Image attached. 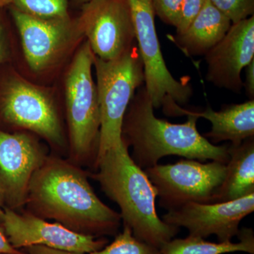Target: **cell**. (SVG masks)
<instances>
[{"label": "cell", "instance_id": "6da1fadb", "mask_svg": "<svg viewBox=\"0 0 254 254\" xmlns=\"http://www.w3.org/2000/svg\"><path fill=\"white\" fill-rule=\"evenodd\" d=\"M88 176L69 160L47 157L30 182L29 213L54 220L77 233L113 235L121 223L120 214L98 198Z\"/></svg>", "mask_w": 254, "mask_h": 254}, {"label": "cell", "instance_id": "7a4b0ae2", "mask_svg": "<svg viewBox=\"0 0 254 254\" xmlns=\"http://www.w3.org/2000/svg\"><path fill=\"white\" fill-rule=\"evenodd\" d=\"M145 88L133 97L124 118L122 136L127 146L133 148L131 155L142 170L158 165L167 155H178L190 160L218 161L227 164L228 145H215L197 129L198 118L181 108L186 123L173 124L156 118Z\"/></svg>", "mask_w": 254, "mask_h": 254}, {"label": "cell", "instance_id": "3957f363", "mask_svg": "<svg viewBox=\"0 0 254 254\" xmlns=\"http://www.w3.org/2000/svg\"><path fill=\"white\" fill-rule=\"evenodd\" d=\"M94 165L97 172L90 177L120 207L124 225L131 229L133 236L158 249L176 236L179 227L159 218L156 189L134 163L125 141L97 158Z\"/></svg>", "mask_w": 254, "mask_h": 254}, {"label": "cell", "instance_id": "277c9868", "mask_svg": "<svg viewBox=\"0 0 254 254\" xmlns=\"http://www.w3.org/2000/svg\"><path fill=\"white\" fill-rule=\"evenodd\" d=\"M93 64L100 113L97 160L123 143L124 118L135 91L144 82V73L138 47L135 46L117 59L103 60L95 56Z\"/></svg>", "mask_w": 254, "mask_h": 254}, {"label": "cell", "instance_id": "5b68a950", "mask_svg": "<svg viewBox=\"0 0 254 254\" xmlns=\"http://www.w3.org/2000/svg\"><path fill=\"white\" fill-rule=\"evenodd\" d=\"M94 58L86 42L76 53L65 83L70 161L76 165L91 159L95 164L98 154L100 113L97 87L92 76Z\"/></svg>", "mask_w": 254, "mask_h": 254}, {"label": "cell", "instance_id": "8992f818", "mask_svg": "<svg viewBox=\"0 0 254 254\" xmlns=\"http://www.w3.org/2000/svg\"><path fill=\"white\" fill-rule=\"evenodd\" d=\"M135 38L144 73L145 88L153 108H163L169 116H181L180 105L192 95L190 80L178 81L165 64L155 25L151 0H128Z\"/></svg>", "mask_w": 254, "mask_h": 254}, {"label": "cell", "instance_id": "52a82bcc", "mask_svg": "<svg viewBox=\"0 0 254 254\" xmlns=\"http://www.w3.org/2000/svg\"><path fill=\"white\" fill-rule=\"evenodd\" d=\"M144 172L156 189L159 205L169 211L190 202L212 203L225 179L226 164L186 159Z\"/></svg>", "mask_w": 254, "mask_h": 254}, {"label": "cell", "instance_id": "ba28073f", "mask_svg": "<svg viewBox=\"0 0 254 254\" xmlns=\"http://www.w3.org/2000/svg\"><path fill=\"white\" fill-rule=\"evenodd\" d=\"M76 21L93 54L101 60L117 59L136 40L128 0H91L82 5Z\"/></svg>", "mask_w": 254, "mask_h": 254}, {"label": "cell", "instance_id": "9c48e42d", "mask_svg": "<svg viewBox=\"0 0 254 254\" xmlns=\"http://www.w3.org/2000/svg\"><path fill=\"white\" fill-rule=\"evenodd\" d=\"M0 113L6 123L34 132L57 146L64 145L54 103L31 83L21 78L11 79L3 92Z\"/></svg>", "mask_w": 254, "mask_h": 254}, {"label": "cell", "instance_id": "30bf717a", "mask_svg": "<svg viewBox=\"0 0 254 254\" xmlns=\"http://www.w3.org/2000/svg\"><path fill=\"white\" fill-rule=\"evenodd\" d=\"M1 227L14 248L43 246L55 250L88 254L104 248L107 240L73 232L58 222H49L29 212L4 208Z\"/></svg>", "mask_w": 254, "mask_h": 254}, {"label": "cell", "instance_id": "8fae6325", "mask_svg": "<svg viewBox=\"0 0 254 254\" xmlns=\"http://www.w3.org/2000/svg\"><path fill=\"white\" fill-rule=\"evenodd\" d=\"M47 157L33 137L0 129V195L6 208L26 205L32 177Z\"/></svg>", "mask_w": 254, "mask_h": 254}, {"label": "cell", "instance_id": "7c38bea8", "mask_svg": "<svg viewBox=\"0 0 254 254\" xmlns=\"http://www.w3.org/2000/svg\"><path fill=\"white\" fill-rule=\"evenodd\" d=\"M254 210V193L221 203L190 202L164 215L163 220L170 225L183 227L190 236L218 237L219 242H229L240 232V224Z\"/></svg>", "mask_w": 254, "mask_h": 254}, {"label": "cell", "instance_id": "4fadbf2b", "mask_svg": "<svg viewBox=\"0 0 254 254\" xmlns=\"http://www.w3.org/2000/svg\"><path fill=\"white\" fill-rule=\"evenodd\" d=\"M207 81L240 93L241 73L254 60V16L232 23L226 35L205 55Z\"/></svg>", "mask_w": 254, "mask_h": 254}, {"label": "cell", "instance_id": "5bb4252c", "mask_svg": "<svg viewBox=\"0 0 254 254\" xmlns=\"http://www.w3.org/2000/svg\"><path fill=\"white\" fill-rule=\"evenodd\" d=\"M19 31L25 58L31 69L41 71L53 64L68 44L77 21L71 18L42 19L11 7Z\"/></svg>", "mask_w": 254, "mask_h": 254}, {"label": "cell", "instance_id": "9a60e30c", "mask_svg": "<svg viewBox=\"0 0 254 254\" xmlns=\"http://www.w3.org/2000/svg\"><path fill=\"white\" fill-rule=\"evenodd\" d=\"M190 113L211 123V129L204 136L215 143L228 141L232 145H238L254 137V100L228 105L220 111H215L208 106L201 113Z\"/></svg>", "mask_w": 254, "mask_h": 254}, {"label": "cell", "instance_id": "2e32d148", "mask_svg": "<svg viewBox=\"0 0 254 254\" xmlns=\"http://www.w3.org/2000/svg\"><path fill=\"white\" fill-rule=\"evenodd\" d=\"M231 26V21L206 0L186 31L173 37V41L190 56L205 55L221 41Z\"/></svg>", "mask_w": 254, "mask_h": 254}, {"label": "cell", "instance_id": "e0dca14e", "mask_svg": "<svg viewBox=\"0 0 254 254\" xmlns=\"http://www.w3.org/2000/svg\"><path fill=\"white\" fill-rule=\"evenodd\" d=\"M254 137L228 145L226 174L212 203L230 201L254 193Z\"/></svg>", "mask_w": 254, "mask_h": 254}, {"label": "cell", "instance_id": "ac0fdd59", "mask_svg": "<svg viewBox=\"0 0 254 254\" xmlns=\"http://www.w3.org/2000/svg\"><path fill=\"white\" fill-rule=\"evenodd\" d=\"M237 236L240 242H208L200 237H187L170 240L162 246L160 254H224L232 252H245L254 254V232L251 228L240 230Z\"/></svg>", "mask_w": 254, "mask_h": 254}, {"label": "cell", "instance_id": "d6986e66", "mask_svg": "<svg viewBox=\"0 0 254 254\" xmlns=\"http://www.w3.org/2000/svg\"><path fill=\"white\" fill-rule=\"evenodd\" d=\"M11 7L42 19L69 18L68 0H12Z\"/></svg>", "mask_w": 254, "mask_h": 254}, {"label": "cell", "instance_id": "ffe728a7", "mask_svg": "<svg viewBox=\"0 0 254 254\" xmlns=\"http://www.w3.org/2000/svg\"><path fill=\"white\" fill-rule=\"evenodd\" d=\"M88 254H160V250L133 236L131 229L124 225L123 231L110 245Z\"/></svg>", "mask_w": 254, "mask_h": 254}, {"label": "cell", "instance_id": "44dd1931", "mask_svg": "<svg viewBox=\"0 0 254 254\" xmlns=\"http://www.w3.org/2000/svg\"><path fill=\"white\" fill-rule=\"evenodd\" d=\"M232 23L254 16V0H209Z\"/></svg>", "mask_w": 254, "mask_h": 254}, {"label": "cell", "instance_id": "7402d4cb", "mask_svg": "<svg viewBox=\"0 0 254 254\" xmlns=\"http://www.w3.org/2000/svg\"><path fill=\"white\" fill-rule=\"evenodd\" d=\"M155 14L165 23L177 27L183 0H151Z\"/></svg>", "mask_w": 254, "mask_h": 254}, {"label": "cell", "instance_id": "603a6c76", "mask_svg": "<svg viewBox=\"0 0 254 254\" xmlns=\"http://www.w3.org/2000/svg\"><path fill=\"white\" fill-rule=\"evenodd\" d=\"M205 1L206 0H183L180 21L176 27L177 35H181L186 31L204 6Z\"/></svg>", "mask_w": 254, "mask_h": 254}, {"label": "cell", "instance_id": "cb8c5ba5", "mask_svg": "<svg viewBox=\"0 0 254 254\" xmlns=\"http://www.w3.org/2000/svg\"><path fill=\"white\" fill-rule=\"evenodd\" d=\"M250 100L254 98V60L246 67V80L243 83Z\"/></svg>", "mask_w": 254, "mask_h": 254}, {"label": "cell", "instance_id": "d4e9b609", "mask_svg": "<svg viewBox=\"0 0 254 254\" xmlns=\"http://www.w3.org/2000/svg\"><path fill=\"white\" fill-rule=\"evenodd\" d=\"M26 254H84L78 252H66V251L55 250L43 246H31L26 247Z\"/></svg>", "mask_w": 254, "mask_h": 254}, {"label": "cell", "instance_id": "484cf974", "mask_svg": "<svg viewBox=\"0 0 254 254\" xmlns=\"http://www.w3.org/2000/svg\"><path fill=\"white\" fill-rule=\"evenodd\" d=\"M22 252L12 247L0 227V254H21Z\"/></svg>", "mask_w": 254, "mask_h": 254}, {"label": "cell", "instance_id": "4316f807", "mask_svg": "<svg viewBox=\"0 0 254 254\" xmlns=\"http://www.w3.org/2000/svg\"><path fill=\"white\" fill-rule=\"evenodd\" d=\"M4 30H3L2 24L0 20V63L4 57Z\"/></svg>", "mask_w": 254, "mask_h": 254}, {"label": "cell", "instance_id": "83f0119b", "mask_svg": "<svg viewBox=\"0 0 254 254\" xmlns=\"http://www.w3.org/2000/svg\"><path fill=\"white\" fill-rule=\"evenodd\" d=\"M12 0H0V8L4 7L7 5H11Z\"/></svg>", "mask_w": 254, "mask_h": 254}, {"label": "cell", "instance_id": "f1b7e54d", "mask_svg": "<svg viewBox=\"0 0 254 254\" xmlns=\"http://www.w3.org/2000/svg\"><path fill=\"white\" fill-rule=\"evenodd\" d=\"M72 1L74 4L83 5L91 0H72Z\"/></svg>", "mask_w": 254, "mask_h": 254}, {"label": "cell", "instance_id": "f546056e", "mask_svg": "<svg viewBox=\"0 0 254 254\" xmlns=\"http://www.w3.org/2000/svg\"><path fill=\"white\" fill-rule=\"evenodd\" d=\"M4 201H3L2 198H1V195H0V216H1V214L3 213V210H4Z\"/></svg>", "mask_w": 254, "mask_h": 254}, {"label": "cell", "instance_id": "4dcf8cb0", "mask_svg": "<svg viewBox=\"0 0 254 254\" xmlns=\"http://www.w3.org/2000/svg\"><path fill=\"white\" fill-rule=\"evenodd\" d=\"M26 254L24 252H23L21 254Z\"/></svg>", "mask_w": 254, "mask_h": 254}]
</instances>
